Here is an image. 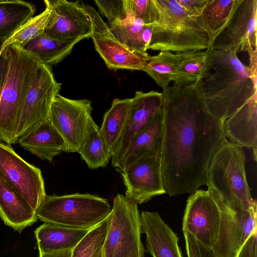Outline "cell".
I'll return each mask as SVG.
<instances>
[{
    "instance_id": "cell-1",
    "label": "cell",
    "mask_w": 257,
    "mask_h": 257,
    "mask_svg": "<svg viewBox=\"0 0 257 257\" xmlns=\"http://www.w3.org/2000/svg\"><path fill=\"white\" fill-rule=\"evenodd\" d=\"M199 82L163 89L161 168L166 193L191 194L207 186L209 163L227 140L223 123L208 110Z\"/></svg>"
},
{
    "instance_id": "cell-2",
    "label": "cell",
    "mask_w": 257,
    "mask_h": 257,
    "mask_svg": "<svg viewBox=\"0 0 257 257\" xmlns=\"http://www.w3.org/2000/svg\"><path fill=\"white\" fill-rule=\"evenodd\" d=\"M251 50L249 65L230 50L207 49L210 71L199 82L209 111L222 123L257 93V51Z\"/></svg>"
},
{
    "instance_id": "cell-3",
    "label": "cell",
    "mask_w": 257,
    "mask_h": 257,
    "mask_svg": "<svg viewBox=\"0 0 257 257\" xmlns=\"http://www.w3.org/2000/svg\"><path fill=\"white\" fill-rule=\"evenodd\" d=\"M245 160L243 148L227 140L211 160L207 170V191L220 210L246 211L256 201L247 182Z\"/></svg>"
},
{
    "instance_id": "cell-4",
    "label": "cell",
    "mask_w": 257,
    "mask_h": 257,
    "mask_svg": "<svg viewBox=\"0 0 257 257\" xmlns=\"http://www.w3.org/2000/svg\"><path fill=\"white\" fill-rule=\"evenodd\" d=\"M159 18L149 49L173 53L209 48L212 35L201 16L187 14L176 0H154Z\"/></svg>"
},
{
    "instance_id": "cell-5",
    "label": "cell",
    "mask_w": 257,
    "mask_h": 257,
    "mask_svg": "<svg viewBox=\"0 0 257 257\" xmlns=\"http://www.w3.org/2000/svg\"><path fill=\"white\" fill-rule=\"evenodd\" d=\"M5 47L8 69L0 92V141L11 145L18 142L17 132L23 105L40 62L34 55L21 48L13 46Z\"/></svg>"
},
{
    "instance_id": "cell-6",
    "label": "cell",
    "mask_w": 257,
    "mask_h": 257,
    "mask_svg": "<svg viewBox=\"0 0 257 257\" xmlns=\"http://www.w3.org/2000/svg\"><path fill=\"white\" fill-rule=\"evenodd\" d=\"M112 207L108 200L88 193L46 195L36 212L44 223L80 229H91L105 219Z\"/></svg>"
},
{
    "instance_id": "cell-7",
    "label": "cell",
    "mask_w": 257,
    "mask_h": 257,
    "mask_svg": "<svg viewBox=\"0 0 257 257\" xmlns=\"http://www.w3.org/2000/svg\"><path fill=\"white\" fill-rule=\"evenodd\" d=\"M142 232L138 204L117 194L113 199L102 257H144Z\"/></svg>"
},
{
    "instance_id": "cell-8",
    "label": "cell",
    "mask_w": 257,
    "mask_h": 257,
    "mask_svg": "<svg viewBox=\"0 0 257 257\" xmlns=\"http://www.w3.org/2000/svg\"><path fill=\"white\" fill-rule=\"evenodd\" d=\"M257 0H234L227 19L212 36L209 49L237 53L256 49Z\"/></svg>"
},
{
    "instance_id": "cell-9",
    "label": "cell",
    "mask_w": 257,
    "mask_h": 257,
    "mask_svg": "<svg viewBox=\"0 0 257 257\" xmlns=\"http://www.w3.org/2000/svg\"><path fill=\"white\" fill-rule=\"evenodd\" d=\"M0 177L36 212L47 195L41 171L1 141Z\"/></svg>"
},
{
    "instance_id": "cell-10",
    "label": "cell",
    "mask_w": 257,
    "mask_h": 257,
    "mask_svg": "<svg viewBox=\"0 0 257 257\" xmlns=\"http://www.w3.org/2000/svg\"><path fill=\"white\" fill-rule=\"evenodd\" d=\"M61 87L50 66L41 62L32 78L20 116L17 138L37 128L49 119L51 106Z\"/></svg>"
},
{
    "instance_id": "cell-11",
    "label": "cell",
    "mask_w": 257,
    "mask_h": 257,
    "mask_svg": "<svg viewBox=\"0 0 257 257\" xmlns=\"http://www.w3.org/2000/svg\"><path fill=\"white\" fill-rule=\"evenodd\" d=\"M91 102L71 99L57 94L52 103L49 120L63 138L67 153H79L87 134L91 116Z\"/></svg>"
},
{
    "instance_id": "cell-12",
    "label": "cell",
    "mask_w": 257,
    "mask_h": 257,
    "mask_svg": "<svg viewBox=\"0 0 257 257\" xmlns=\"http://www.w3.org/2000/svg\"><path fill=\"white\" fill-rule=\"evenodd\" d=\"M50 13L44 33L54 39L79 42L91 37L92 25L84 5L79 1L45 0Z\"/></svg>"
},
{
    "instance_id": "cell-13",
    "label": "cell",
    "mask_w": 257,
    "mask_h": 257,
    "mask_svg": "<svg viewBox=\"0 0 257 257\" xmlns=\"http://www.w3.org/2000/svg\"><path fill=\"white\" fill-rule=\"evenodd\" d=\"M92 25V39L96 51L108 68L111 69L142 70L151 56L132 51L119 43L112 35L98 12L91 6L85 5Z\"/></svg>"
},
{
    "instance_id": "cell-14",
    "label": "cell",
    "mask_w": 257,
    "mask_h": 257,
    "mask_svg": "<svg viewBox=\"0 0 257 257\" xmlns=\"http://www.w3.org/2000/svg\"><path fill=\"white\" fill-rule=\"evenodd\" d=\"M220 223V210L207 190L198 189L190 194L183 216V231L212 248L218 238Z\"/></svg>"
},
{
    "instance_id": "cell-15",
    "label": "cell",
    "mask_w": 257,
    "mask_h": 257,
    "mask_svg": "<svg viewBox=\"0 0 257 257\" xmlns=\"http://www.w3.org/2000/svg\"><path fill=\"white\" fill-rule=\"evenodd\" d=\"M125 187V196L138 204L166 193L164 190L160 157H141L120 173Z\"/></svg>"
},
{
    "instance_id": "cell-16",
    "label": "cell",
    "mask_w": 257,
    "mask_h": 257,
    "mask_svg": "<svg viewBox=\"0 0 257 257\" xmlns=\"http://www.w3.org/2000/svg\"><path fill=\"white\" fill-rule=\"evenodd\" d=\"M220 212L218 236L211 248L217 257H237L247 239L257 231L256 202L246 211Z\"/></svg>"
},
{
    "instance_id": "cell-17",
    "label": "cell",
    "mask_w": 257,
    "mask_h": 257,
    "mask_svg": "<svg viewBox=\"0 0 257 257\" xmlns=\"http://www.w3.org/2000/svg\"><path fill=\"white\" fill-rule=\"evenodd\" d=\"M125 126L111 157L117 168L133 139L143 130L162 108V94L154 90L136 91L131 99Z\"/></svg>"
},
{
    "instance_id": "cell-18",
    "label": "cell",
    "mask_w": 257,
    "mask_h": 257,
    "mask_svg": "<svg viewBox=\"0 0 257 257\" xmlns=\"http://www.w3.org/2000/svg\"><path fill=\"white\" fill-rule=\"evenodd\" d=\"M141 219L147 250L153 257H182L178 237L158 212L143 211Z\"/></svg>"
},
{
    "instance_id": "cell-19",
    "label": "cell",
    "mask_w": 257,
    "mask_h": 257,
    "mask_svg": "<svg viewBox=\"0 0 257 257\" xmlns=\"http://www.w3.org/2000/svg\"><path fill=\"white\" fill-rule=\"evenodd\" d=\"M257 93L223 122L226 138L241 147L253 150L256 159Z\"/></svg>"
},
{
    "instance_id": "cell-20",
    "label": "cell",
    "mask_w": 257,
    "mask_h": 257,
    "mask_svg": "<svg viewBox=\"0 0 257 257\" xmlns=\"http://www.w3.org/2000/svg\"><path fill=\"white\" fill-rule=\"evenodd\" d=\"M163 136L162 109L132 140L115 170L120 173L137 159L143 156L161 158Z\"/></svg>"
},
{
    "instance_id": "cell-21",
    "label": "cell",
    "mask_w": 257,
    "mask_h": 257,
    "mask_svg": "<svg viewBox=\"0 0 257 257\" xmlns=\"http://www.w3.org/2000/svg\"><path fill=\"white\" fill-rule=\"evenodd\" d=\"M21 146L43 160L49 162L67 152L66 143L49 119L36 130L19 138Z\"/></svg>"
},
{
    "instance_id": "cell-22",
    "label": "cell",
    "mask_w": 257,
    "mask_h": 257,
    "mask_svg": "<svg viewBox=\"0 0 257 257\" xmlns=\"http://www.w3.org/2000/svg\"><path fill=\"white\" fill-rule=\"evenodd\" d=\"M0 217L15 230L21 232L37 221L36 212L0 177Z\"/></svg>"
},
{
    "instance_id": "cell-23",
    "label": "cell",
    "mask_w": 257,
    "mask_h": 257,
    "mask_svg": "<svg viewBox=\"0 0 257 257\" xmlns=\"http://www.w3.org/2000/svg\"><path fill=\"white\" fill-rule=\"evenodd\" d=\"M89 230L44 223L35 231L39 252L51 253L73 249Z\"/></svg>"
},
{
    "instance_id": "cell-24",
    "label": "cell",
    "mask_w": 257,
    "mask_h": 257,
    "mask_svg": "<svg viewBox=\"0 0 257 257\" xmlns=\"http://www.w3.org/2000/svg\"><path fill=\"white\" fill-rule=\"evenodd\" d=\"M131 100L114 99L110 108L104 114L99 134L111 157L123 131Z\"/></svg>"
},
{
    "instance_id": "cell-25",
    "label": "cell",
    "mask_w": 257,
    "mask_h": 257,
    "mask_svg": "<svg viewBox=\"0 0 257 257\" xmlns=\"http://www.w3.org/2000/svg\"><path fill=\"white\" fill-rule=\"evenodd\" d=\"M78 42L54 39L43 33L21 49L34 55L41 63L50 67L58 64L70 54Z\"/></svg>"
},
{
    "instance_id": "cell-26",
    "label": "cell",
    "mask_w": 257,
    "mask_h": 257,
    "mask_svg": "<svg viewBox=\"0 0 257 257\" xmlns=\"http://www.w3.org/2000/svg\"><path fill=\"white\" fill-rule=\"evenodd\" d=\"M35 13V7L23 1L0 0V40L5 42Z\"/></svg>"
},
{
    "instance_id": "cell-27",
    "label": "cell",
    "mask_w": 257,
    "mask_h": 257,
    "mask_svg": "<svg viewBox=\"0 0 257 257\" xmlns=\"http://www.w3.org/2000/svg\"><path fill=\"white\" fill-rule=\"evenodd\" d=\"M189 52L160 51L158 54L151 56L143 71L164 89L175 81L178 67Z\"/></svg>"
},
{
    "instance_id": "cell-28",
    "label": "cell",
    "mask_w": 257,
    "mask_h": 257,
    "mask_svg": "<svg viewBox=\"0 0 257 257\" xmlns=\"http://www.w3.org/2000/svg\"><path fill=\"white\" fill-rule=\"evenodd\" d=\"M210 70L207 49L189 51L178 67L173 85L186 86L198 82Z\"/></svg>"
},
{
    "instance_id": "cell-29",
    "label": "cell",
    "mask_w": 257,
    "mask_h": 257,
    "mask_svg": "<svg viewBox=\"0 0 257 257\" xmlns=\"http://www.w3.org/2000/svg\"><path fill=\"white\" fill-rule=\"evenodd\" d=\"M78 153L91 169L106 167L111 159V154L100 135L99 128L93 119Z\"/></svg>"
},
{
    "instance_id": "cell-30",
    "label": "cell",
    "mask_w": 257,
    "mask_h": 257,
    "mask_svg": "<svg viewBox=\"0 0 257 257\" xmlns=\"http://www.w3.org/2000/svg\"><path fill=\"white\" fill-rule=\"evenodd\" d=\"M106 24L111 33L121 44L132 51L147 53L142 38V32L145 26L143 22L133 16H130L126 19Z\"/></svg>"
},
{
    "instance_id": "cell-31",
    "label": "cell",
    "mask_w": 257,
    "mask_h": 257,
    "mask_svg": "<svg viewBox=\"0 0 257 257\" xmlns=\"http://www.w3.org/2000/svg\"><path fill=\"white\" fill-rule=\"evenodd\" d=\"M109 221L110 214L90 229L73 248L71 257H98L103 250Z\"/></svg>"
},
{
    "instance_id": "cell-32",
    "label": "cell",
    "mask_w": 257,
    "mask_h": 257,
    "mask_svg": "<svg viewBox=\"0 0 257 257\" xmlns=\"http://www.w3.org/2000/svg\"><path fill=\"white\" fill-rule=\"evenodd\" d=\"M50 13V9L46 7L45 10L41 14L29 19L4 42L2 49L7 46L21 48L31 40L43 33Z\"/></svg>"
},
{
    "instance_id": "cell-33",
    "label": "cell",
    "mask_w": 257,
    "mask_h": 257,
    "mask_svg": "<svg viewBox=\"0 0 257 257\" xmlns=\"http://www.w3.org/2000/svg\"><path fill=\"white\" fill-rule=\"evenodd\" d=\"M233 1L209 0L201 16L212 37L227 19Z\"/></svg>"
},
{
    "instance_id": "cell-34",
    "label": "cell",
    "mask_w": 257,
    "mask_h": 257,
    "mask_svg": "<svg viewBox=\"0 0 257 257\" xmlns=\"http://www.w3.org/2000/svg\"><path fill=\"white\" fill-rule=\"evenodd\" d=\"M129 16L141 20L145 25H153L159 18L154 0H125Z\"/></svg>"
},
{
    "instance_id": "cell-35",
    "label": "cell",
    "mask_w": 257,
    "mask_h": 257,
    "mask_svg": "<svg viewBox=\"0 0 257 257\" xmlns=\"http://www.w3.org/2000/svg\"><path fill=\"white\" fill-rule=\"evenodd\" d=\"M94 3L110 24L126 19L128 15L125 0H95Z\"/></svg>"
},
{
    "instance_id": "cell-36",
    "label": "cell",
    "mask_w": 257,
    "mask_h": 257,
    "mask_svg": "<svg viewBox=\"0 0 257 257\" xmlns=\"http://www.w3.org/2000/svg\"><path fill=\"white\" fill-rule=\"evenodd\" d=\"M188 257H217L211 248L205 246L187 231H183Z\"/></svg>"
},
{
    "instance_id": "cell-37",
    "label": "cell",
    "mask_w": 257,
    "mask_h": 257,
    "mask_svg": "<svg viewBox=\"0 0 257 257\" xmlns=\"http://www.w3.org/2000/svg\"><path fill=\"white\" fill-rule=\"evenodd\" d=\"M185 12L190 16L200 17L209 0H176Z\"/></svg>"
},
{
    "instance_id": "cell-38",
    "label": "cell",
    "mask_w": 257,
    "mask_h": 257,
    "mask_svg": "<svg viewBox=\"0 0 257 257\" xmlns=\"http://www.w3.org/2000/svg\"><path fill=\"white\" fill-rule=\"evenodd\" d=\"M237 257H257V231L247 239Z\"/></svg>"
},
{
    "instance_id": "cell-39",
    "label": "cell",
    "mask_w": 257,
    "mask_h": 257,
    "mask_svg": "<svg viewBox=\"0 0 257 257\" xmlns=\"http://www.w3.org/2000/svg\"><path fill=\"white\" fill-rule=\"evenodd\" d=\"M8 69V53L6 47L0 52V92L4 84Z\"/></svg>"
},
{
    "instance_id": "cell-40",
    "label": "cell",
    "mask_w": 257,
    "mask_h": 257,
    "mask_svg": "<svg viewBox=\"0 0 257 257\" xmlns=\"http://www.w3.org/2000/svg\"><path fill=\"white\" fill-rule=\"evenodd\" d=\"M72 250H65L51 253L39 252V257H71Z\"/></svg>"
},
{
    "instance_id": "cell-41",
    "label": "cell",
    "mask_w": 257,
    "mask_h": 257,
    "mask_svg": "<svg viewBox=\"0 0 257 257\" xmlns=\"http://www.w3.org/2000/svg\"><path fill=\"white\" fill-rule=\"evenodd\" d=\"M4 42V41L0 40V52L2 51Z\"/></svg>"
},
{
    "instance_id": "cell-42",
    "label": "cell",
    "mask_w": 257,
    "mask_h": 257,
    "mask_svg": "<svg viewBox=\"0 0 257 257\" xmlns=\"http://www.w3.org/2000/svg\"><path fill=\"white\" fill-rule=\"evenodd\" d=\"M98 257H102V252L100 254V255L98 256Z\"/></svg>"
}]
</instances>
